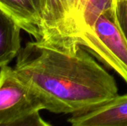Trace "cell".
Segmentation results:
<instances>
[{
	"label": "cell",
	"instance_id": "9c48e42d",
	"mask_svg": "<svg viewBox=\"0 0 127 126\" xmlns=\"http://www.w3.org/2000/svg\"><path fill=\"white\" fill-rule=\"evenodd\" d=\"M117 1H118V0H113V1H112V6L114 5V4H115Z\"/></svg>",
	"mask_w": 127,
	"mask_h": 126
},
{
	"label": "cell",
	"instance_id": "5b68a950",
	"mask_svg": "<svg viewBox=\"0 0 127 126\" xmlns=\"http://www.w3.org/2000/svg\"><path fill=\"white\" fill-rule=\"evenodd\" d=\"M71 126H127V93L68 119Z\"/></svg>",
	"mask_w": 127,
	"mask_h": 126
},
{
	"label": "cell",
	"instance_id": "3957f363",
	"mask_svg": "<svg viewBox=\"0 0 127 126\" xmlns=\"http://www.w3.org/2000/svg\"><path fill=\"white\" fill-rule=\"evenodd\" d=\"M77 40L127 84V40L115 20L112 7L104 10Z\"/></svg>",
	"mask_w": 127,
	"mask_h": 126
},
{
	"label": "cell",
	"instance_id": "52a82bcc",
	"mask_svg": "<svg viewBox=\"0 0 127 126\" xmlns=\"http://www.w3.org/2000/svg\"><path fill=\"white\" fill-rule=\"evenodd\" d=\"M112 10L115 20L127 40V0H118Z\"/></svg>",
	"mask_w": 127,
	"mask_h": 126
},
{
	"label": "cell",
	"instance_id": "7a4b0ae2",
	"mask_svg": "<svg viewBox=\"0 0 127 126\" xmlns=\"http://www.w3.org/2000/svg\"><path fill=\"white\" fill-rule=\"evenodd\" d=\"M0 10L10 14L35 40L73 37L63 0H0Z\"/></svg>",
	"mask_w": 127,
	"mask_h": 126
},
{
	"label": "cell",
	"instance_id": "8992f818",
	"mask_svg": "<svg viewBox=\"0 0 127 126\" xmlns=\"http://www.w3.org/2000/svg\"><path fill=\"white\" fill-rule=\"evenodd\" d=\"M21 30L10 14L0 10V67L8 65L20 53Z\"/></svg>",
	"mask_w": 127,
	"mask_h": 126
},
{
	"label": "cell",
	"instance_id": "ba28073f",
	"mask_svg": "<svg viewBox=\"0 0 127 126\" xmlns=\"http://www.w3.org/2000/svg\"><path fill=\"white\" fill-rule=\"evenodd\" d=\"M0 126H52L44 120L39 112L34 113L25 118L21 119L9 124H1Z\"/></svg>",
	"mask_w": 127,
	"mask_h": 126
},
{
	"label": "cell",
	"instance_id": "277c9868",
	"mask_svg": "<svg viewBox=\"0 0 127 126\" xmlns=\"http://www.w3.org/2000/svg\"><path fill=\"white\" fill-rule=\"evenodd\" d=\"M0 125L25 118L46 107L14 68L0 67Z\"/></svg>",
	"mask_w": 127,
	"mask_h": 126
},
{
	"label": "cell",
	"instance_id": "6da1fadb",
	"mask_svg": "<svg viewBox=\"0 0 127 126\" xmlns=\"http://www.w3.org/2000/svg\"><path fill=\"white\" fill-rule=\"evenodd\" d=\"M14 69L54 114H83L118 95L114 76L71 36L28 42Z\"/></svg>",
	"mask_w": 127,
	"mask_h": 126
}]
</instances>
